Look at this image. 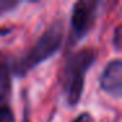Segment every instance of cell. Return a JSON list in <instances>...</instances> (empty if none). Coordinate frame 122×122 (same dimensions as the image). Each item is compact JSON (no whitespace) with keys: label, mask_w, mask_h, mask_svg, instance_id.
Masks as SVG:
<instances>
[{"label":"cell","mask_w":122,"mask_h":122,"mask_svg":"<svg viewBox=\"0 0 122 122\" xmlns=\"http://www.w3.org/2000/svg\"><path fill=\"white\" fill-rule=\"evenodd\" d=\"M63 36V22L61 20H56L43 32V34L37 40V42L24 55L16 58L8 66L11 75H15L17 77H24L34 67L45 62L46 59L51 58L62 46Z\"/></svg>","instance_id":"6da1fadb"},{"label":"cell","mask_w":122,"mask_h":122,"mask_svg":"<svg viewBox=\"0 0 122 122\" xmlns=\"http://www.w3.org/2000/svg\"><path fill=\"white\" fill-rule=\"evenodd\" d=\"M97 54L92 49H81L71 54L66 61L62 71L61 83L70 106H76L84 91L85 74L95 64Z\"/></svg>","instance_id":"7a4b0ae2"},{"label":"cell","mask_w":122,"mask_h":122,"mask_svg":"<svg viewBox=\"0 0 122 122\" xmlns=\"http://www.w3.org/2000/svg\"><path fill=\"white\" fill-rule=\"evenodd\" d=\"M100 7L98 0H80L74 4L71 15V37L72 41H79L89 33L97 17Z\"/></svg>","instance_id":"3957f363"},{"label":"cell","mask_w":122,"mask_h":122,"mask_svg":"<svg viewBox=\"0 0 122 122\" xmlns=\"http://www.w3.org/2000/svg\"><path fill=\"white\" fill-rule=\"evenodd\" d=\"M12 80L8 64L0 63V122H16L12 109Z\"/></svg>","instance_id":"277c9868"},{"label":"cell","mask_w":122,"mask_h":122,"mask_svg":"<svg viewBox=\"0 0 122 122\" xmlns=\"http://www.w3.org/2000/svg\"><path fill=\"white\" fill-rule=\"evenodd\" d=\"M100 88L112 95L113 97L119 98L122 95V62L121 59H113L105 66L100 76Z\"/></svg>","instance_id":"5b68a950"},{"label":"cell","mask_w":122,"mask_h":122,"mask_svg":"<svg viewBox=\"0 0 122 122\" xmlns=\"http://www.w3.org/2000/svg\"><path fill=\"white\" fill-rule=\"evenodd\" d=\"M19 5L20 1H16V0H0V16L7 13V12L13 11Z\"/></svg>","instance_id":"8992f818"},{"label":"cell","mask_w":122,"mask_h":122,"mask_svg":"<svg viewBox=\"0 0 122 122\" xmlns=\"http://www.w3.org/2000/svg\"><path fill=\"white\" fill-rule=\"evenodd\" d=\"M121 25H117L113 33V41H112L116 50H121Z\"/></svg>","instance_id":"52a82bcc"},{"label":"cell","mask_w":122,"mask_h":122,"mask_svg":"<svg viewBox=\"0 0 122 122\" xmlns=\"http://www.w3.org/2000/svg\"><path fill=\"white\" fill-rule=\"evenodd\" d=\"M93 118L88 112H84V113H80L79 116L76 117L75 119H72L71 122H92Z\"/></svg>","instance_id":"ba28073f"},{"label":"cell","mask_w":122,"mask_h":122,"mask_svg":"<svg viewBox=\"0 0 122 122\" xmlns=\"http://www.w3.org/2000/svg\"><path fill=\"white\" fill-rule=\"evenodd\" d=\"M22 122H30V108H29V102H28V100H26V96H25V106H24Z\"/></svg>","instance_id":"9c48e42d"}]
</instances>
